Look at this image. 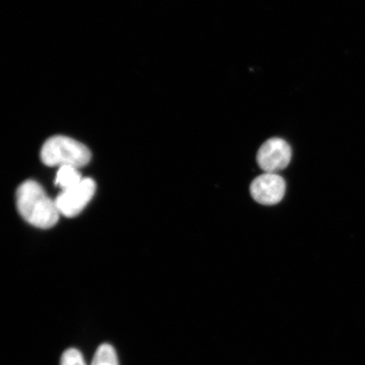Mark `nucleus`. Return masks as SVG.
Returning <instances> with one entry per match:
<instances>
[{"mask_svg": "<svg viewBox=\"0 0 365 365\" xmlns=\"http://www.w3.org/2000/svg\"><path fill=\"white\" fill-rule=\"evenodd\" d=\"M61 365H86L83 355L79 350L76 349H68L63 352Z\"/></svg>", "mask_w": 365, "mask_h": 365, "instance_id": "obj_8", "label": "nucleus"}, {"mask_svg": "<svg viewBox=\"0 0 365 365\" xmlns=\"http://www.w3.org/2000/svg\"><path fill=\"white\" fill-rule=\"evenodd\" d=\"M91 154L85 145L63 135L53 136L43 145L41 159L49 167L71 166L76 168L88 164Z\"/></svg>", "mask_w": 365, "mask_h": 365, "instance_id": "obj_2", "label": "nucleus"}, {"mask_svg": "<svg viewBox=\"0 0 365 365\" xmlns=\"http://www.w3.org/2000/svg\"><path fill=\"white\" fill-rule=\"evenodd\" d=\"M18 212L30 225L50 228L56 225L59 213L56 200L49 197L43 187L34 180H27L16 191Z\"/></svg>", "mask_w": 365, "mask_h": 365, "instance_id": "obj_1", "label": "nucleus"}, {"mask_svg": "<svg viewBox=\"0 0 365 365\" xmlns=\"http://www.w3.org/2000/svg\"><path fill=\"white\" fill-rule=\"evenodd\" d=\"M286 182L277 173H264L255 178L250 185V194L257 203L273 205L284 197Z\"/></svg>", "mask_w": 365, "mask_h": 365, "instance_id": "obj_5", "label": "nucleus"}, {"mask_svg": "<svg viewBox=\"0 0 365 365\" xmlns=\"http://www.w3.org/2000/svg\"><path fill=\"white\" fill-rule=\"evenodd\" d=\"M292 149L286 140L281 138L269 139L259 148L257 163L264 173H277L284 170L290 163Z\"/></svg>", "mask_w": 365, "mask_h": 365, "instance_id": "obj_4", "label": "nucleus"}, {"mask_svg": "<svg viewBox=\"0 0 365 365\" xmlns=\"http://www.w3.org/2000/svg\"><path fill=\"white\" fill-rule=\"evenodd\" d=\"M95 192L96 182L90 178H86L71 189L61 190L56 199L59 213L67 217L78 215L90 202Z\"/></svg>", "mask_w": 365, "mask_h": 365, "instance_id": "obj_3", "label": "nucleus"}, {"mask_svg": "<svg viewBox=\"0 0 365 365\" xmlns=\"http://www.w3.org/2000/svg\"><path fill=\"white\" fill-rule=\"evenodd\" d=\"M91 365H120L115 349L110 344L100 345Z\"/></svg>", "mask_w": 365, "mask_h": 365, "instance_id": "obj_7", "label": "nucleus"}, {"mask_svg": "<svg viewBox=\"0 0 365 365\" xmlns=\"http://www.w3.org/2000/svg\"><path fill=\"white\" fill-rule=\"evenodd\" d=\"M83 180L78 168L71 166L59 168L57 173L56 185L62 190L72 188Z\"/></svg>", "mask_w": 365, "mask_h": 365, "instance_id": "obj_6", "label": "nucleus"}]
</instances>
